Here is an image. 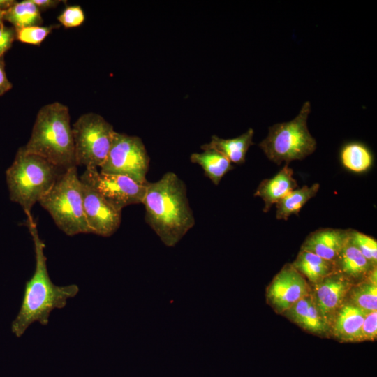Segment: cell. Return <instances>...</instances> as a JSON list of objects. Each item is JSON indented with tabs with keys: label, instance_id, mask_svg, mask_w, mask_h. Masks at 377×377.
Returning <instances> with one entry per match:
<instances>
[{
	"label": "cell",
	"instance_id": "cell-1",
	"mask_svg": "<svg viewBox=\"0 0 377 377\" xmlns=\"http://www.w3.org/2000/svg\"><path fill=\"white\" fill-rule=\"evenodd\" d=\"M27 226L34 244L36 267L32 276L25 283L20 311L11 324L12 332L17 337H22L34 322L47 325L50 313L54 309L65 307L67 300L79 292L76 284L57 286L52 281L44 253L45 246L33 217L27 219Z\"/></svg>",
	"mask_w": 377,
	"mask_h": 377
},
{
	"label": "cell",
	"instance_id": "cell-2",
	"mask_svg": "<svg viewBox=\"0 0 377 377\" xmlns=\"http://www.w3.org/2000/svg\"><path fill=\"white\" fill-rule=\"evenodd\" d=\"M142 204L146 222L166 246H175L195 225L186 184L174 172L148 182Z\"/></svg>",
	"mask_w": 377,
	"mask_h": 377
},
{
	"label": "cell",
	"instance_id": "cell-3",
	"mask_svg": "<svg viewBox=\"0 0 377 377\" xmlns=\"http://www.w3.org/2000/svg\"><path fill=\"white\" fill-rule=\"evenodd\" d=\"M22 148L27 153L46 159L62 170L76 166L68 107L59 102L42 107L36 115L31 137Z\"/></svg>",
	"mask_w": 377,
	"mask_h": 377
},
{
	"label": "cell",
	"instance_id": "cell-4",
	"mask_svg": "<svg viewBox=\"0 0 377 377\" xmlns=\"http://www.w3.org/2000/svg\"><path fill=\"white\" fill-rule=\"evenodd\" d=\"M63 171L46 159L27 153L20 147L6 170L10 200L22 206L27 219L32 218V207L50 190Z\"/></svg>",
	"mask_w": 377,
	"mask_h": 377
},
{
	"label": "cell",
	"instance_id": "cell-5",
	"mask_svg": "<svg viewBox=\"0 0 377 377\" xmlns=\"http://www.w3.org/2000/svg\"><path fill=\"white\" fill-rule=\"evenodd\" d=\"M82 186L77 166L71 167L60 174L38 202L57 227L68 236L91 233L84 213Z\"/></svg>",
	"mask_w": 377,
	"mask_h": 377
},
{
	"label": "cell",
	"instance_id": "cell-6",
	"mask_svg": "<svg viewBox=\"0 0 377 377\" xmlns=\"http://www.w3.org/2000/svg\"><path fill=\"white\" fill-rule=\"evenodd\" d=\"M310 112V102L306 101L293 119L269 127L267 136L258 145L268 159L280 165L303 160L314 152L316 140L307 126Z\"/></svg>",
	"mask_w": 377,
	"mask_h": 377
},
{
	"label": "cell",
	"instance_id": "cell-7",
	"mask_svg": "<svg viewBox=\"0 0 377 377\" xmlns=\"http://www.w3.org/2000/svg\"><path fill=\"white\" fill-rule=\"evenodd\" d=\"M76 166L101 167L110 149L116 131L103 117L81 115L72 126Z\"/></svg>",
	"mask_w": 377,
	"mask_h": 377
},
{
	"label": "cell",
	"instance_id": "cell-8",
	"mask_svg": "<svg viewBox=\"0 0 377 377\" xmlns=\"http://www.w3.org/2000/svg\"><path fill=\"white\" fill-rule=\"evenodd\" d=\"M149 157L138 136L115 132L108 156L100 172L128 177L140 184L148 182Z\"/></svg>",
	"mask_w": 377,
	"mask_h": 377
},
{
	"label": "cell",
	"instance_id": "cell-9",
	"mask_svg": "<svg viewBox=\"0 0 377 377\" xmlns=\"http://www.w3.org/2000/svg\"><path fill=\"white\" fill-rule=\"evenodd\" d=\"M80 181L91 187L119 211L126 206L142 204L146 184L119 175L103 173L96 168H87Z\"/></svg>",
	"mask_w": 377,
	"mask_h": 377
},
{
	"label": "cell",
	"instance_id": "cell-10",
	"mask_svg": "<svg viewBox=\"0 0 377 377\" xmlns=\"http://www.w3.org/2000/svg\"><path fill=\"white\" fill-rule=\"evenodd\" d=\"M311 293L306 279L291 264H286L267 288V302L283 314L300 300Z\"/></svg>",
	"mask_w": 377,
	"mask_h": 377
},
{
	"label": "cell",
	"instance_id": "cell-11",
	"mask_svg": "<svg viewBox=\"0 0 377 377\" xmlns=\"http://www.w3.org/2000/svg\"><path fill=\"white\" fill-rule=\"evenodd\" d=\"M82 184L84 213L91 233L102 237L111 236L120 226L121 212L91 187Z\"/></svg>",
	"mask_w": 377,
	"mask_h": 377
},
{
	"label": "cell",
	"instance_id": "cell-12",
	"mask_svg": "<svg viewBox=\"0 0 377 377\" xmlns=\"http://www.w3.org/2000/svg\"><path fill=\"white\" fill-rule=\"evenodd\" d=\"M353 283L338 272H333L313 286L311 292L316 306L321 316L330 326L334 318L346 300Z\"/></svg>",
	"mask_w": 377,
	"mask_h": 377
},
{
	"label": "cell",
	"instance_id": "cell-13",
	"mask_svg": "<svg viewBox=\"0 0 377 377\" xmlns=\"http://www.w3.org/2000/svg\"><path fill=\"white\" fill-rule=\"evenodd\" d=\"M350 229L320 228L310 233L301 250L334 261L349 239Z\"/></svg>",
	"mask_w": 377,
	"mask_h": 377
},
{
	"label": "cell",
	"instance_id": "cell-14",
	"mask_svg": "<svg viewBox=\"0 0 377 377\" xmlns=\"http://www.w3.org/2000/svg\"><path fill=\"white\" fill-rule=\"evenodd\" d=\"M347 301L336 313L330 325V333L340 341H362V326L368 313Z\"/></svg>",
	"mask_w": 377,
	"mask_h": 377
},
{
	"label": "cell",
	"instance_id": "cell-15",
	"mask_svg": "<svg viewBox=\"0 0 377 377\" xmlns=\"http://www.w3.org/2000/svg\"><path fill=\"white\" fill-rule=\"evenodd\" d=\"M283 315L310 333L323 337L330 333V326L318 310L311 293L294 304Z\"/></svg>",
	"mask_w": 377,
	"mask_h": 377
},
{
	"label": "cell",
	"instance_id": "cell-16",
	"mask_svg": "<svg viewBox=\"0 0 377 377\" xmlns=\"http://www.w3.org/2000/svg\"><path fill=\"white\" fill-rule=\"evenodd\" d=\"M298 188L293 177V170L286 164L274 177L263 180L256 188L254 196L260 197L264 202L263 212H268L290 192Z\"/></svg>",
	"mask_w": 377,
	"mask_h": 377
},
{
	"label": "cell",
	"instance_id": "cell-17",
	"mask_svg": "<svg viewBox=\"0 0 377 377\" xmlns=\"http://www.w3.org/2000/svg\"><path fill=\"white\" fill-rule=\"evenodd\" d=\"M333 262L335 272L353 283L364 280L376 268V265L367 260L350 239Z\"/></svg>",
	"mask_w": 377,
	"mask_h": 377
},
{
	"label": "cell",
	"instance_id": "cell-18",
	"mask_svg": "<svg viewBox=\"0 0 377 377\" xmlns=\"http://www.w3.org/2000/svg\"><path fill=\"white\" fill-rule=\"evenodd\" d=\"M202 153H193L190 159L193 163L199 165L205 175L214 184L218 185L223 176L234 167L231 162L219 151L202 145Z\"/></svg>",
	"mask_w": 377,
	"mask_h": 377
},
{
	"label": "cell",
	"instance_id": "cell-19",
	"mask_svg": "<svg viewBox=\"0 0 377 377\" xmlns=\"http://www.w3.org/2000/svg\"><path fill=\"white\" fill-rule=\"evenodd\" d=\"M253 128H250L241 135L232 139L213 135L211 141L204 145L219 151L231 163L241 164L245 162L247 151L253 145Z\"/></svg>",
	"mask_w": 377,
	"mask_h": 377
},
{
	"label": "cell",
	"instance_id": "cell-20",
	"mask_svg": "<svg viewBox=\"0 0 377 377\" xmlns=\"http://www.w3.org/2000/svg\"><path fill=\"white\" fill-rule=\"evenodd\" d=\"M291 265L312 285L335 272L333 261L301 249Z\"/></svg>",
	"mask_w": 377,
	"mask_h": 377
},
{
	"label": "cell",
	"instance_id": "cell-21",
	"mask_svg": "<svg viewBox=\"0 0 377 377\" xmlns=\"http://www.w3.org/2000/svg\"><path fill=\"white\" fill-rule=\"evenodd\" d=\"M319 188L320 184L315 183L311 186L304 185L290 192L276 204V219L287 221L291 215H298L300 209L316 195Z\"/></svg>",
	"mask_w": 377,
	"mask_h": 377
},
{
	"label": "cell",
	"instance_id": "cell-22",
	"mask_svg": "<svg viewBox=\"0 0 377 377\" xmlns=\"http://www.w3.org/2000/svg\"><path fill=\"white\" fill-rule=\"evenodd\" d=\"M348 301L367 313L377 311V274L375 268L364 280L353 284Z\"/></svg>",
	"mask_w": 377,
	"mask_h": 377
},
{
	"label": "cell",
	"instance_id": "cell-23",
	"mask_svg": "<svg viewBox=\"0 0 377 377\" xmlns=\"http://www.w3.org/2000/svg\"><path fill=\"white\" fill-rule=\"evenodd\" d=\"M3 20L12 24L15 29L30 26H39L43 23L40 10L31 0L16 1L10 8L4 11Z\"/></svg>",
	"mask_w": 377,
	"mask_h": 377
},
{
	"label": "cell",
	"instance_id": "cell-24",
	"mask_svg": "<svg viewBox=\"0 0 377 377\" xmlns=\"http://www.w3.org/2000/svg\"><path fill=\"white\" fill-rule=\"evenodd\" d=\"M343 165L355 172H362L369 170L373 162L370 150L362 143L351 142L346 144L340 152Z\"/></svg>",
	"mask_w": 377,
	"mask_h": 377
},
{
	"label": "cell",
	"instance_id": "cell-25",
	"mask_svg": "<svg viewBox=\"0 0 377 377\" xmlns=\"http://www.w3.org/2000/svg\"><path fill=\"white\" fill-rule=\"evenodd\" d=\"M58 27V24H52L46 27L30 26L15 29L16 40L22 43L40 45L50 32Z\"/></svg>",
	"mask_w": 377,
	"mask_h": 377
},
{
	"label": "cell",
	"instance_id": "cell-26",
	"mask_svg": "<svg viewBox=\"0 0 377 377\" xmlns=\"http://www.w3.org/2000/svg\"><path fill=\"white\" fill-rule=\"evenodd\" d=\"M349 239L372 264L377 263V242L362 232L350 229Z\"/></svg>",
	"mask_w": 377,
	"mask_h": 377
},
{
	"label": "cell",
	"instance_id": "cell-27",
	"mask_svg": "<svg viewBox=\"0 0 377 377\" xmlns=\"http://www.w3.org/2000/svg\"><path fill=\"white\" fill-rule=\"evenodd\" d=\"M59 22L66 28L80 26L84 21L85 16L80 6H67L57 17Z\"/></svg>",
	"mask_w": 377,
	"mask_h": 377
},
{
	"label": "cell",
	"instance_id": "cell-28",
	"mask_svg": "<svg viewBox=\"0 0 377 377\" xmlns=\"http://www.w3.org/2000/svg\"><path fill=\"white\" fill-rule=\"evenodd\" d=\"M377 337V311L368 313L361 330V340L374 341Z\"/></svg>",
	"mask_w": 377,
	"mask_h": 377
},
{
	"label": "cell",
	"instance_id": "cell-29",
	"mask_svg": "<svg viewBox=\"0 0 377 377\" xmlns=\"http://www.w3.org/2000/svg\"><path fill=\"white\" fill-rule=\"evenodd\" d=\"M15 39V29L13 27H6L2 23L0 25V58L3 57Z\"/></svg>",
	"mask_w": 377,
	"mask_h": 377
},
{
	"label": "cell",
	"instance_id": "cell-30",
	"mask_svg": "<svg viewBox=\"0 0 377 377\" xmlns=\"http://www.w3.org/2000/svg\"><path fill=\"white\" fill-rule=\"evenodd\" d=\"M12 87L13 85L6 76L3 57H1L0 58V96L3 95Z\"/></svg>",
	"mask_w": 377,
	"mask_h": 377
},
{
	"label": "cell",
	"instance_id": "cell-31",
	"mask_svg": "<svg viewBox=\"0 0 377 377\" xmlns=\"http://www.w3.org/2000/svg\"><path fill=\"white\" fill-rule=\"evenodd\" d=\"M40 10H45L57 7L63 1L59 0H31Z\"/></svg>",
	"mask_w": 377,
	"mask_h": 377
},
{
	"label": "cell",
	"instance_id": "cell-32",
	"mask_svg": "<svg viewBox=\"0 0 377 377\" xmlns=\"http://www.w3.org/2000/svg\"><path fill=\"white\" fill-rule=\"evenodd\" d=\"M16 1L13 0H0V8L3 11L10 8Z\"/></svg>",
	"mask_w": 377,
	"mask_h": 377
},
{
	"label": "cell",
	"instance_id": "cell-33",
	"mask_svg": "<svg viewBox=\"0 0 377 377\" xmlns=\"http://www.w3.org/2000/svg\"><path fill=\"white\" fill-rule=\"evenodd\" d=\"M4 11L0 8V25L3 23Z\"/></svg>",
	"mask_w": 377,
	"mask_h": 377
}]
</instances>
